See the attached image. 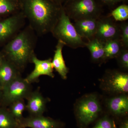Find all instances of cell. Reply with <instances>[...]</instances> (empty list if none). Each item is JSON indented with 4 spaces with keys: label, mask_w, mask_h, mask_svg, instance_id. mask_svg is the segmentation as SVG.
Masks as SVG:
<instances>
[{
    "label": "cell",
    "mask_w": 128,
    "mask_h": 128,
    "mask_svg": "<svg viewBox=\"0 0 128 128\" xmlns=\"http://www.w3.org/2000/svg\"><path fill=\"white\" fill-rule=\"evenodd\" d=\"M65 44L62 41L58 40L54 55L52 60L53 68L64 80L66 79L68 72V69L62 54V50Z\"/></svg>",
    "instance_id": "obj_14"
},
{
    "label": "cell",
    "mask_w": 128,
    "mask_h": 128,
    "mask_svg": "<svg viewBox=\"0 0 128 128\" xmlns=\"http://www.w3.org/2000/svg\"><path fill=\"white\" fill-rule=\"evenodd\" d=\"M2 90L1 88L0 87V99H1V98H2Z\"/></svg>",
    "instance_id": "obj_30"
},
{
    "label": "cell",
    "mask_w": 128,
    "mask_h": 128,
    "mask_svg": "<svg viewBox=\"0 0 128 128\" xmlns=\"http://www.w3.org/2000/svg\"><path fill=\"white\" fill-rule=\"evenodd\" d=\"M101 107L95 96H89L82 100L77 107L78 118L82 124H87L94 121L100 112Z\"/></svg>",
    "instance_id": "obj_8"
},
{
    "label": "cell",
    "mask_w": 128,
    "mask_h": 128,
    "mask_svg": "<svg viewBox=\"0 0 128 128\" xmlns=\"http://www.w3.org/2000/svg\"><path fill=\"white\" fill-rule=\"evenodd\" d=\"M5 57L1 52H0V64L5 59Z\"/></svg>",
    "instance_id": "obj_28"
},
{
    "label": "cell",
    "mask_w": 128,
    "mask_h": 128,
    "mask_svg": "<svg viewBox=\"0 0 128 128\" xmlns=\"http://www.w3.org/2000/svg\"><path fill=\"white\" fill-rule=\"evenodd\" d=\"M30 62L34 64V67L33 70L24 78L28 83L31 84L38 81V78L41 76H48L54 78V68L52 59L50 58L42 60L38 58L34 53L31 57Z\"/></svg>",
    "instance_id": "obj_9"
},
{
    "label": "cell",
    "mask_w": 128,
    "mask_h": 128,
    "mask_svg": "<svg viewBox=\"0 0 128 128\" xmlns=\"http://www.w3.org/2000/svg\"><path fill=\"white\" fill-rule=\"evenodd\" d=\"M26 19L20 11L0 20V46H4L22 29Z\"/></svg>",
    "instance_id": "obj_6"
},
{
    "label": "cell",
    "mask_w": 128,
    "mask_h": 128,
    "mask_svg": "<svg viewBox=\"0 0 128 128\" xmlns=\"http://www.w3.org/2000/svg\"><path fill=\"white\" fill-rule=\"evenodd\" d=\"M30 25L22 29L6 44L1 52L6 59L14 64L21 72L34 54L36 36Z\"/></svg>",
    "instance_id": "obj_2"
},
{
    "label": "cell",
    "mask_w": 128,
    "mask_h": 128,
    "mask_svg": "<svg viewBox=\"0 0 128 128\" xmlns=\"http://www.w3.org/2000/svg\"><path fill=\"white\" fill-rule=\"evenodd\" d=\"M108 81L109 88L112 92L126 93L128 91V76L126 73L115 72Z\"/></svg>",
    "instance_id": "obj_15"
},
{
    "label": "cell",
    "mask_w": 128,
    "mask_h": 128,
    "mask_svg": "<svg viewBox=\"0 0 128 128\" xmlns=\"http://www.w3.org/2000/svg\"><path fill=\"white\" fill-rule=\"evenodd\" d=\"M26 99V109L32 116H40L46 109V100L38 90L32 91Z\"/></svg>",
    "instance_id": "obj_10"
},
{
    "label": "cell",
    "mask_w": 128,
    "mask_h": 128,
    "mask_svg": "<svg viewBox=\"0 0 128 128\" xmlns=\"http://www.w3.org/2000/svg\"><path fill=\"white\" fill-rule=\"evenodd\" d=\"M56 4L60 6H63L64 0H51Z\"/></svg>",
    "instance_id": "obj_27"
},
{
    "label": "cell",
    "mask_w": 128,
    "mask_h": 128,
    "mask_svg": "<svg viewBox=\"0 0 128 128\" xmlns=\"http://www.w3.org/2000/svg\"><path fill=\"white\" fill-rule=\"evenodd\" d=\"M20 0H0V20L21 11Z\"/></svg>",
    "instance_id": "obj_16"
},
{
    "label": "cell",
    "mask_w": 128,
    "mask_h": 128,
    "mask_svg": "<svg viewBox=\"0 0 128 128\" xmlns=\"http://www.w3.org/2000/svg\"><path fill=\"white\" fill-rule=\"evenodd\" d=\"M110 16L117 22H124L128 18V6L123 4L115 8L110 15Z\"/></svg>",
    "instance_id": "obj_22"
},
{
    "label": "cell",
    "mask_w": 128,
    "mask_h": 128,
    "mask_svg": "<svg viewBox=\"0 0 128 128\" xmlns=\"http://www.w3.org/2000/svg\"><path fill=\"white\" fill-rule=\"evenodd\" d=\"M0 128H19L18 122L9 110H0Z\"/></svg>",
    "instance_id": "obj_20"
},
{
    "label": "cell",
    "mask_w": 128,
    "mask_h": 128,
    "mask_svg": "<svg viewBox=\"0 0 128 128\" xmlns=\"http://www.w3.org/2000/svg\"><path fill=\"white\" fill-rule=\"evenodd\" d=\"M118 62L121 67L124 69L128 68V49L123 48L121 52L117 57Z\"/></svg>",
    "instance_id": "obj_24"
},
{
    "label": "cell",
    "mask_w": 128,
    "mask_h": 128,
    "mask_svg": "<svg viewBox=\"0 0 128 128\" xmlns=\"http://www.w3.org/2000/svg\"><path fill=\"white\" fill-rule=\"evenodd\" d=\"M86 47L90 51L92 60L95 62L103 60L105 54L104 43L94 38L86 42Z\"/></svg>",
    "instance_id": "obj_17"
},
{
    "label": "cell",
    "mask_w": 128,
    "mask_h": 128,
    "mask_svg": "<svg viewBox=\"0 0 128 128\" xmlns=\"http://www.w3.org/2000/svg\"><path fill=\"white\" fill-rule=\"evenodd\" d=\"M55 38L72 48L86 47V42L78 34L62 6L59 17L51 32Z\"/></svg>",
    "instance_id": "obj_3"
},
{
    "label": "cell",
    "mask_w": 128,
    "mask_h": 128,
    "mask_svg": "<svg viewBox=\"0 0 128 128\" xmlns=\"http://www.w3.org/2000/svg\"><path fill=\"white\" fill-rule=\"evenodd\" d=\"M2 98L10 105L15 101L26 98L32 92L31 84L19 76L2 89Z\"/></svg>",
    "instance_id": "obj_5"
},
{
    "label": "cell",
    "mask_w": 128,
    "mask_h": 128,
    "mask_svg": "<svg viewBox=\"0 0 128 128\" xmlns=\"http://www.w3.org/2000/svg\"><path fill=\"white\" fill-rule=\"evenodd\" d=\"M98 18L81 19L75 21L73 25L80 36L88 41L95 38Z\"/></svg>",
    "instance_id": "obj_11"
},
{
    "label": "cell",
    "mask_w": 128,
    "mask_h": 128,
    "mask_svg": "<svg viewBox=\"0 0 128 128\" xmlns=\"http://www.w3.org/2000/svg\"><path fill=\"white\" fill-rule=\"evenodd\" d=\"M122 128H128V122L126 121L122 126Z\"/></svg>",
    "instance_id": "obj_29"
},
{
    "label": "cell",
    "mask_w": 128,
    "mask_h": 128,
    "mask_svg": "<svg viewBox=\"0 0 128 128\" xmlns=\"http://www.w3.org/2000/svg\"><path fill=\"white\" fill-rule=\"evenodd\" d=\"M18 125L19 128H57L58 126L57 122L42 115L23 118Z\"/></svg>",
    "instance_id": "obj_12"
},
{
    "label": "cell",
    "mask_w": 128,
    "mask_h": 128,
    "mask_svg": "<svg viewBox=\"0 0 128 128\" xmlns=\"http://www.w3.org/2000/svg\"><path fill=\"white\" fill-rule=\"evenodd\" d=\"M109 109L114 114H126L128 111V98L126 96H122L111 98L108 103Z\"/></svg>",
    "instance_id": "obj_18"
},
{
    "label": "cell",
    "mask_w": 128,
    "mask_h": 128,
    "mask_svg": "<svg viewBox=\"0 0 128 128\" xmlns=\"http://www.w3.org/2000/svg\"><path fill=\"white\" fill-rule=\"evenodd\" d=\"M92 128H112L111 121L106 118L102 120Z\"/></svg>",
    "instance_id": "obj_26"
},
{
    "label": "cell",
    "mask_w": 128,
    "mask_h": 128,
    "mask_svg": "<svg viewBox=\"0 0 128 128\" xmlns=\"http://www.w3.org/2000/svg\"><path fill=\"white\" fill-rule=\"evenodd\" d=\"M69 0H64V3H65V2H68V1H69Z\"/></svg>",
    "instance_id": "obj_31"
},
{
    "label": "cell",
    "mask_w": 128,
    "mask_h": 128,
    "mask_svg": "<svg viewBox=\"0 0 128 128\" xmlns=\"http://www.w3.org/2000/svg\"><path fill=\"white\" fill-rule=\"evenodd\" d=\"M98 2L102 7L104 6H108L110 8H114L120 4H126L128 0H96Z\"/></svg>",
    "instance_id": "obj_25"
},
{
    "label": "cell",
    "mask_w": 128,
    "mask_h": 128,
    "mask_svg": "<svg viewBox=\"0 0 128 128\" xmlns=\"http://www.w3.org/2000/svg\"><path fill=\"white\" fill-rule=\"evenodd\" d=\"M119 24L116 23L110 16H101L98 20L95 38L102 42L111 40H120Z\"/></svg>",
    "instance_id": "obj_7"
},
{
    "label": "cell",
    "mask_w": 128,
    "mask_h": 128,
    "mask_svg": "<svg viewBox=\"0 0 128 128\" xmlns=\"http://www.w3.org/2000/svg\"><path fill=\"white\" fill-rule=\"evenodd\" d=\"M20 72L14 64L5 58L0 64V87L1 89L15 78L20 76Z\"/></svg>",
    "instance_id": "obj_13"
},
{
    "label": "cell",
    "mask_w": 128,
    "mask_h": 128,
    "mask_svg": "<svg viewBox=\"0 0 128 128\" xmlns=\"http://www.w3.org/2000/svg\"><path fill=\"white\" fill-rule=\"evenodd\" d=\"M9 111L18 124L22 119V114L26 109V104L24 99L18 100L10 105Z\"/></svg>",
    "instance_id": "obj_21"
},
{
    "label": "cell",
    "mask_w": 128,
    "mask_h": 128,
    "mask_svg": "<svg viewBox=\"0 0 128 128\" xmlns=\"http://www.w3.org/2000/svg\"><path fill=\"white\" fill-rule=\"evenodd\" d=\"M22 9L29 25L35 32L43 35L51 32L56 24L62 6L51 0H20Z\"/></svg>",
    "instance_id": "obj_1"
},
{
    "label": "cell",
    "mask_w": 128,
    "mask_h": 128,
    "mask_svg": "<svg viewBox=\"0 0 128 128\" xmlns=\"http://www.w3.org/2000/svg\"><path fill=\"white\" fill-rule=\"evenodd\" d=\"M120 32V41L124 48H128V23L122 22L119 24Z\"/></svg>",
    "instance_id": "obj_23"
},
{
    "label": "cell",
    "mask_w": 128,
    "mask_h": 128,
    "mask_svg": "<svg viewBox=\"0 0 128 128\" xmlns=\"http://www.w3.org/2000/svg\"><path fill=\"white\" fill-rule=\"evenodd\" d=\"M104 44L105 51L104 60L117 57L124 48L120 39L108 40Z\"/></svg>",
    "instance_id": "obj_19"
},
{
    "label": "cell",
    "mask_w": 128,
    "mask_h": 128,
    "mask_svg": "<svg viewBox=\"0 0 128 128\" xmlns=\"http://www.w3.org/2000/svg\"><path fill=\"white\" fill-rule=\"evenodd\" d=\"M70 19L75 21L87 18H99L103 7L96 0H69L63 5Z\"/></svg>",
    "instance_id": "obj_4"
}]
</instances>
